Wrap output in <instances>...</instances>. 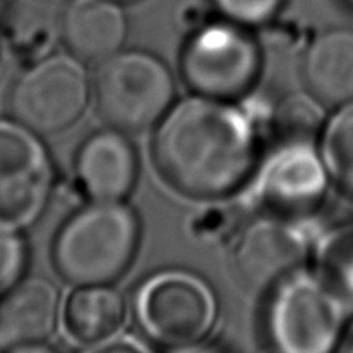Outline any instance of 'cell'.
<instances>
[{"label":"cell","instance_id":"cell-8","mask_svg":"<svg viewBox=\"0 0 353 353\" xmlns=\"http://www.w3.org/2000/svg\"><path fill=\"white\" fill-rule=\"evenodd\" d=\"M54 165L40 134L16 119H0V228L23 231L45 212Z\"/></svg>","mask_w":353,"mask_h":353},{"label":"cell","instance_id":"cell-18","mask_svg":"<svg viewBox=\"0 0 353 353\" xmlns=\"http://www.w3.org/2000/svg\"><path fill=\"white\" fill-rule=\"evenodd\" d=\"M324 107L310 92H293L283 97L271 119L276 141H316L326 123Z\"/></svg>","mask_w":353,"mask_h":353},{"label":"cell","instance_id":"cell-24","mask_svg":"<svg viewBox=\"0 0 353 353\" xmlns=\"http://www.w3.org/2000/svg\"><path fill=\"white\" fill-rule=\"evenodd\" d=\"M114 2H117V3H121V6H123V3H130V2H137V0H114Z\"/></svg>","mask_w":353,"mask_h":353},{"label":"cell","instance_id":"cell-17","mask_svg":"<svg viewBox=\"0 0 353 353\" xmlns=\"http://www.w3.org/2000/svg\"><path fill=\"white\" fill-rule=\"evenodd\" d=\"M321 155L331 183L353 200V102L336 107L321 131Z\"/></svg>","mask_w":353,"mask_h":353},{"label":"cell","instance_id":"cell-20","mask_svg":"<svg viewBox=\"0 0 353 353\" xmlns=\"http://www.w3.org/2000/svg\"><path fill=\"white\" fill-rule=\"evenodd\" d=\"M28 265V247L21 231L0 228V299L23 279Z\"/></svg>","mask_w":353,"mask_h":353},{"label":"cell","instance_id":"cell-23","mask_svg":"<svg viewBox=\"0 0 353 353\" xmlns=\"http://www.w3.org/2000/svg\"><path fill=\"white\" fill-rule=\"evenodd\" d=\"M2 47H3V34H2V26H0V57H2Z\"/></svg>","mask_w":353,"mask_h":353},{"label":"cell","instance_id":"cell-3","mask_svg":"<svg viewBox=\"0 0 353 353\" xmlns=\"http://www.w3.org/2000/svg\"><path fill=\"white\" fill-rule=\"evenodd\" d=\"M219 302L196 272L164 269L140 283L133 296L134 323L143 336L164 348H192L214 330Z\"/></svg>","mask_w":353,"mask_h":353},{"label":"cell","instance_id":"cell-10","mask_svg":"<svg viewBox=\"0 0 353 353\" xmlns=\"http://www.w3.org/2000/svg\"><path fill=\"white\" fill-rule=\"evenodd\" d=\"M309 245L295 219L264 214L252 221L234 245L236 274L252 290H271L295 272Z\"/></svg>","mask_w":353,"mask_h":353},{"label":"cell","instance_id":"cell-13","mask_svg":"<svg viewBox=\"0 0 353 353\" xmlns=\"http://www.w3.org/2000/svg\"><path fill=\"white\" fill-rule=\"evenodd\" d=\"M65 50L83 64H100L123 48L128 21L114 0H68L59 17Z\"/></svg>","mask_w":353,"mask_h":353},{"label":"cell","instance_id":"cell-16","mask_svg":"<svg viewBox=\"0 0 353 353\" xmlns=\"http://www.w3.org/2000/svg\"><path fill=\"white\" fill-rule=\"evenodd\" d=\"M314 272L353 305V219L331 228L314 248Z\"/></svg>","mask_w":353,"mask_h":353},{"label":"cell","instance_id":"cell-6","mask_svg":"<svg viewBox=\"0 0 353 353\" xmlns=\"http://www.w3.org/2000/svg\"><path fill=\"white\" fill-rule=\"evenodd\" d=\"M179 68L196 95L231 102L255 86L262 54L248 28L223 21L205 24L186 40Z\"/></svg>","mask_w":353,"mask_h":353},{"label":"cell","instance_id":"cell-1","mask_svg":"<svg viewBox=\"0 0 353 353\" xmlns=\"http://www.w3.org/2000/svg\"><path fill=\"white\" fill-rule=\"evenodd\" d=\"M152 155L162 178L179 193L223 199L254 176L257 133L230 102L195 93L162 117Z\"/></svg>","mask_w":353,"mask_h":353},{"label":"cell","instance_id":"cell-21","mask_svg":"<svg viewBox=\"0 0 353 353\" xmlns=\"http://www.w3.org/2000/svg\"><path fill=\"white\" fill-rule=\"evenodd\" d=\"M147 352L148 347L141 341L133 340V338L121 336V338H110L107 343H103L102 347L97 348V352Z\"/></svg>","mask_w":353,"mask_h":353},{"label":"cell","instance_id":"cell-9","mask_svg":"<svg viewBox=\"0 0 353 353\" xmlns=\"http://www.w3.org/2000/svg\"><path fill=\"white\" fill-rule=\"evenodd\" d=\"M330 183L316 141H285L255 168L252 199L265 214L296 221L319 209Z\"/></svg>","mask_w":353,"mask_h":353},{"label":"cell","instance_id":"cell-19","mask_svg":"<svg viewBox=\"0 0 353 353\" xmlns=\"http://www.w3.org/2000/svg\"><path fill=\"white\" fill-rule=\"evenodd\" d=\"M286 0H212L214 7L224 21L243 28H259L271 23Z\"/></svg>","mask_w":353,"mask_h":353},{"label":"cell","instance_id":"cell-15","mask_svg":"<svg viewBox=\"0 0 353 353\" xmlns=\"http://www.w3.org/2000/svg\"><path fill=\"white\" fill-rule=\"evenodd\" d=\"M126 302L109 285L76 286L62 310V326L72 343L97 350L119 333Z\"/></svg>","mask_w":353,"mask_h":353},{"label":"cell","instance_id":"cell-7","mask_svg":"<svg viewBox=\"0 0 353 353\" xmlns=\"http://www.w3.org/2000/svg\"><path fill=\"white\" fill-rule=\"evenodd\" d=\"M90 78L71 54H48L34 61L10 90V116L40 137L71 128L86 110Z\"/></svg>","mask_w":353,"mask_h":353},{"label":"cell","instance_id":"cell-2","mask_svg":"<svg viewBox=\"0 0 353 353\" xmlns=\"http://www.w3.org/2000/svg\"><path fill=\"white\" fill-rule=\"evenodd\" d=\"M140 241V221L121 202H90L55 234L52 262L74 286L110 285L126 272Z\"/></svg>","mask_w":353,"mask_h":353},{"label":"cell","instance_id":"cell-11","mask_svg":"<svg viewBox=\"0 0 353 353\" xmlns=\"http://www.w3.org/2000/svg\"><path fill=\"white\" fill-rule=\"evenodd\" d=\"M74 171L90 202H121L137 185V150L123 131H97L79 147Z\"/></svg>","mask_w":353,"mask_h":353},{"label":"cell","instance_id":"cell-12","mask_svg":"<svg viewBox=\"0 0 353 353\" xmlns=\"http://www.w3.org/2000/svg\"><path fill=\"white\" fill-rule=\"evenodd\" d=\"M59 300L47 278L21 279L0 299V350H40L57 326Z\"/></svg>","mask_w":353,"mask_h":353},{"label":"cell","instance_id":"cell-22","mask_svg":"<svg viewBox=\"0 0 353 353\" xmlns=\"http://www.w3.org/2000/svg\"><path fill=\"white\" fill-rule=\"evenodd\" d=\"M341 352H352L353 353V321L345 327V333L343 338H341V343H340Z\"/></svg>","mask_w":353,"mask_h":353},{"label":"cell","instance_id":"cell-25","mask_svg":"<svg viewBox=\"0 0 353 353\" xmlns=\"http://www.w3.org/2000/svg\"><path fill=\"white\" fill-rule=\"evenodd\" d=\"M343 2H345V3H347V6H348V7H350V9L353 10V0H343Z\"/></svg>","mask_w":353,"mask_h":353},{"label":"cell","instance_id":"cell-5","mask_svg":"<svg viewBox=\"0 0 353 353\" xmlns=\"http://www.w3.org/2000/svg\"><path fill=\"white\" fill-rule=\"evenodd\" d=\"M345 307L316 272L296 269L271 288L265 310L269 341L285 353H330L343 338Z\"/></svg>","mask_w":353,"mask_h":353},{"label":"cell","instance_id":"cell-14","mask_svg":"<svg viewBox=\"0 0 353 353\" xmlns=\"http://www.w3.org/2000/svg\"><path fill=\"white\" fill-rule=\"evenodd\" d=\"M302 74L307 92L326 107L353 102V30L317 34L303 54Z\"/></svg>","mask_w":353,"mask_h":353},{"label":"cell","instance_id":"cell-4","mask_svg":"<svg viewBox=\"0 0 353 353\" xmlns=\"http://www.w3.org/2000/svg\"><path fill=\"white\" fill-rule=\"evenodd\" d=\"M174 78L162 59L145 50H119L100 62L93 81L99 116L109 128L141 133L161 123L174 102Z\"/></svg>","mask_w":353,"mask_h":353}]
</instances>
